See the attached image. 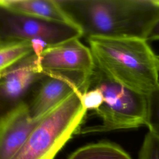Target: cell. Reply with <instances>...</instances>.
Wrapping results in <instances>:
<instances>
[{
	"mask_svg": "<svg viewBox=\"0 0 159 159\" xmlns=\"http://www.w3.org/2000/svg\"><path fill=\"white\" fill-rule=\"evenodd\" d=\"M83 36L147 40L159 19L155 0H57Z\"/></svg>",
	"mask_w": 159,
	"mask_h": 159,
	"instance_id": "6da1fadb",
	"label": "cell"
},
{
	"mask_svg": "<svg viewBox=\"0 0 159 159\" xmlns=\"http://www.w3.org/2000/svg\"><path fill=\"white\" fill-rule=\"evenodd\" d=\"M95 65L134 91L147 94L159 83V57L145 39L87 38Z\"/></svg>",
	"mask_w": 159,
	"mask_h": 159,
	"instance_id": "7a4b0ae2",
	"label": "cell"
},
{
	"mask_svg": "<svg viewBox=\"0 0 159 159\" xmlns=\"http://www.w3.org/2000/svg\"><path fill=\"white\" fill-rule=\"evenodd\" d=\"M83 92L73 93L45 114L12 159H54L80 130L87 112L80 101Z\"/></svg>",
	"mask_w": 159,
	"mask_h": 159,
	"instance_id": "3957f363",
	"label": "cell"
},
{
	"mask_svg": "<svg viewBox=\"0 0 159 159\" xmlns=\"http://www.w3.org/2000/svg\"><path fill=\"white\" fill-rule=\"evenodd\" d=\"M90 88L100 89L104 97L102 104L96 111L101 123L80 130V133L109 132L145 125L147 110L145 94L118 83L96 65L91 77Z\"/></svg>",
	"mask_w": 159,
	"mask_h": 159,
	"instance_id": "277c9868",
	"label": "cell"
},
{
	"mask_svg": "<svg viewBox=\"0 0 159 159\" xmlns=\"http://www.w3.org/2000/svg\"><path fill=\"white\" fill-rule=\"evenodd\" d=\"M82 36L73 24L31 16L0 5V43L41 42L51 47Z\"/></svg>",
	"mask_w": 159,
	"mask_h": 159,
	"instance_id": "5b68a950",
	"label": "cell"
},
{
	"mask_svg": "<svg viewBox=\"0 0 159 159\" xmlns=\"http://www.w3.org/2000/svg\"><path fill=\"white\" fill-rule=\"evenodd\" d=\"M35 55V54H34ZM38 72L48 74H78L91 78L95 63L89 47L74 39L48 47L34 60Z\"/></svg>",
	"mask_w": 159,
	"mask_h": 159,
	"instance_id": "8992f818",
	"label": "cell"
},
{
	"mask_svg": "<svg viewBox=\"0 0 159 159\" xmlns=\"http://www.w3.org/2000/svg\"><path fill=\"white\" fill-rule=\"evenodd\" d=\"M91 78L78 74L52 73L45 76L31 104L32 117H42L73 93L86 91L90 88Z\"/></svg>",
	"mask_w": 159,
	"mask_h": 159,
	"instance_id": "52a82bcc",
	"label": "cell"
},
{
	"mask_svg": "<svg viewBox=\"0 0 159 159\" xmlns=\"http://www.w3.org/2000/svg\"><path fill=\"white\" fill-rule=\"evenodd\" d=\"M42 117H32L29 105L23 102L2 115L0 117V159H12Z\"/></svg>",
	"mask_w": 159,
	"mask_h": 159,
	"instance_id": "ba28073f",
	"label": "cell"
},
{
	"mask_svg": "<svg viewBox=\"0 0 159 159\" xmlns=\"http://www.w3.org/2000/svg\"><path fill=\"white\" fill-rule=\"evenodd\" d=\"M32 54L0 76V101L17 102L37 80L44 76L38 72Z\"/></svg>",
	"mask_w": 159,
	"mask_h": 159,
	"instance_id": "9c48e42d",
	"label": "cell"
},
{
	"mask_svg": "<svg viewBox=\"0 0 159 159\" xmlns=\"http://www.w3.org/2000/svg\"><path fill=\"white\" fill-rule=\"evenodd\" d=\"M0 5L31 16L71 23L57 0H0Z\"/></svg>",
	"mask_w": 159,
	"mask_h": 159,
	"instance_id": "30bf717a",
	"label": "cell"
},
{
	"mask_svg": "<svg viewBox=\"0 0 159 159\" xmlns=\"http://www.w3.org/2000/svg\"><path fill=\"white\" fill-rule=\"evenodd\" d=\"M68 159H132L120 146L109 142H100L83 146Z\"/></svg>",
	"mask_w": 159,
	"mask_h": 159,
	"instance_id": "8fae6325",
	"label": "cell"
},
{
	"mask_svg": "<svg viewBox=\"0 0 159 159\" xmlns=\"http://www.w3.org/2000/svg\"><path fill=\"white\" fill-rule=\"evenodd\" d=\"M34 54L30 42L0 43V76L11 67Z\"/></svg>",
	"mask_w": 159,
	"mask_h": 159,
	"instance_id": "7c38bea8",
	"label": "cell"
},
{
	"mask_svg": "<svg viewBox=\"0 0 159 159\" xmlns=\"http://www.w3.org/2000/svg\"><path fill=\"white\" fill-rule=\"evenodd\" d=\"M145 124L150 132L159 138V83L146 94Z\"/></svg>",
	"mask_w": 159,
	"mask_h": 159,
	"instance_id": "4fadbf2b",
	"label": "cell"
},
{
	"mask_svg": "<svg viewBox=\"0 0 159 159\" xmlns=\"http://www.w3.org/2000/svg\"><path fill=\"white\" fill-rule=\"evenodd\" d=\"M139 159H159V138L150 132L144 137Z\"/></svg>",
	"mask_w": 159,
	"mask_h": 159,
	"instance_id": "5bb4252c",
	"label": "cell"
},
{
	"mask_svg": "<svg viewBox=\"0 0 159 159\" xmlns=\"http://www.w3.org/2000/svg\"><path fill=\"white\" fill-rule=\"evenodd\" d=\"M80 101L83 108L86 110H98L104 102L102 92L97 88H90L80 94Z\"/></svg>",
	"mask_w": 159,
	"mask_h": 159,
	"instance_id": "9a60e30c",
	"label": "cell"
},
{
	"mask_svg": "<svg viewBox=\"0 0 159 159\" xmlns=\"http://www.w3.org/2000/svg\"><path fill=\"white\" fill-rule=\"evenodd\" d=\"M147 40H159V19L155 22L151 28L147 35Z\"/></svg>",
	"mask_w": 159,
	"mask_h": 159,
	"instance_id": "2e32d148",
	"label": "cell"
}]
</instances>
